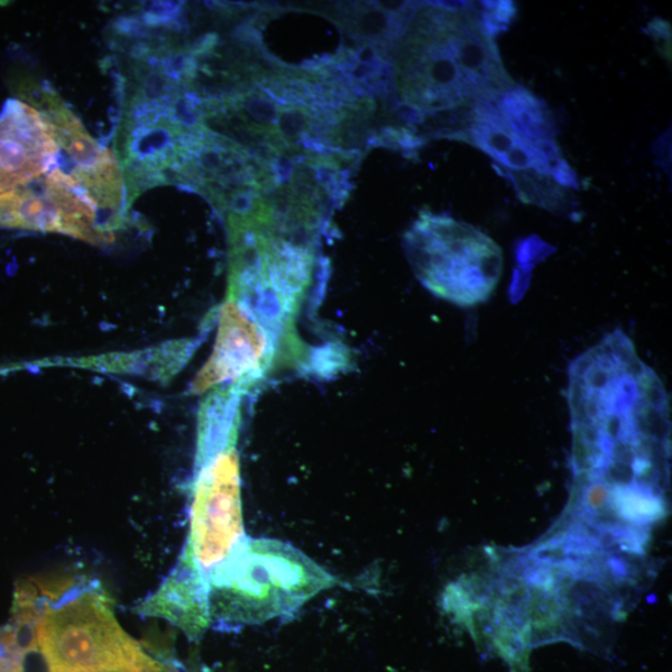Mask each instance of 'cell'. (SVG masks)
<instances>
[{
    "instance_id": "7",
    "label": "cell",
    "mask_w": 672,
    "mask_h": 672,
    "mask_svg": "<svg viewBox=\"0 0 672 672\" xmlns=\"http://www.w3.org/2000/svg\"><path fill=\"white\" fill-rule=\"evenodd\" d=\"M60 149L42 113L8 101L0 115V195L24 189L57 169Z\"/></svg>"
},
{
    "instance_id": "8",
    "label": "cell",
    "mask_w": 672,
    "mask_h": 672,
    "mask_svg": "<svg viewBox=\"0 0 672 672\" xmlns=\"http://www.w3.org/2000/svg\"><path fill=\"white\" fill-rule=\"evenodd\" d=\"M464 141L475 145L490 156L501 169L534 170L549 174L567 189L579 186L577 174L568 162L550 160L512 130L497 107L496 100L472 109Z\"/></svg>"
},
{
    "instance_id": "2",
    "label": "cell",
    "mask_w": 672,
    "mask_h": 672,
    "mask_svg": "<svg viewBox=\"0 0 672 672\" xmlns=\"http://www.w3.org/2000/svg\"><path fill=\"white\" fill-rule=\"evenodd\" d=\"M241 401L235 396H207L198 413L195 478L190 533L180 560L207 585L248 538L241 499L237 449Z\"/></svg>"
},
{
    "instance_id": "10",
    "label": "cell",
    "mask_w": 672,
    "mask_h": 672,
    "mask_svg": "<svg viewBox=\"0 0 672 672\" xmlns=\"http://www.w3.org/2000/svg\"><path fill=\"white\" fill-rule=\"evenodd\" d=\"M512 130L556 162H566L556 141L557 127L548 106L531 91L515 86L496 100Z\"/></svg>"
},
{
    "instance_id": "11",
    "label": "cell",
    "mask_w": 672,
    "mask_h": 672,
    "mask_svg": "<svg viewBox=\"0 0 672 672\" xmlns=\"http://www.w3.org/2000/svg\"><path fill=\"white\" fill-rule=\"evenodd\" d=\"M510 180L519 197L526 204L538 206L554 214H563L572 205L568 189L549 174L534 170L510 171L497 169Z\"/></svg>"
},
{
    "instance_id": "1",
    "label": "cell",
    "mask_w": 672,
    "mask_h": 672,
    "mask_svg": "<svg viewBox=\"0 0 672 672\" xmlns=\"http://www.w3.org/2000/svg\"><path fill=\"white\" fill-rule=\"evenodd\" d=\"M391 64L401 103L421 116L474 109L517 86L469 5L418 7Z\"/></svg>"
},
{
    "instance_id": "6",
    "label": "cell",
    "mask_w": 672,
    "mask_h": 672,
    "mask_svg": "<svg viewBox=\"0 0 672 672\" xmlns=\"http://www.w3.org/2000/svg\"><path fill=\"white\" fill-rule=\"evenodd\" d=\"M283 349L275 338L241 304L226 299L218 315L214 352L192 384L201 395L218 388L244 394L265 379L277 366Z\"/></svg>"
},
{
    "instance_id": "9",
    "label": "cell",
    "mask_w": 672,
    "mask_h": 672,
    "mask_svg": "<svg viewBox=\"0 0 672 672\" xmlns=\"http://www.w3.org/2000/svg\"><path fill=\"white\" fill-rule=\"evenodd\" d=\"M146 616H160L198 639L210 625L208 589L191 568L179 561L178 567L149 600L139 607Z\"/></svg>"
},
{
    "instance_id": "4",
    "label": "cell",
    "mask_w": 672,
    "mask_h": 672,
    "mask_svg": "<svg viewBox=\"0 0 672 672\" xmlns=\"http://www.w3.org/2000/svg\"><path fill=\"white\" fill-rule=\"evenodd\" d=\"M403 246L418 280L456 306L487 301L501 280V247L481 229L451 216L420 212Z\"/></svg>"
},
{
    "instance_id": "5",
    "label": "cell",
    "mask_w": 672,
    "mask_h": 672,
    "mask_svg": "<svg viewBox=\"0 0 672 672\" xmlns=\"http://www.w3.org/2000/svg\"><path fill=\"white\" fill-rule=\"evenodd\" d=\"M36 640L50 672H103L158 662L123 630L103 591L84 583L45 611Z\"/></svg>"
},
{
    "instance_id": "3",
    "label": "cell",
    "mask_w": 672,
    "mask_h": 672,
    "mask_svg": "<svg viewBox=\"0 0 672 672\" xmlns=\"http://www.w3.org/2000/svg\"><path fill=\"white\" fill-rule=\"evenodd\" d=\"M338 579L278 539L247 538L208 580L210 624L244 626L287 618Z\"/></svg>"
}]
</instances>
